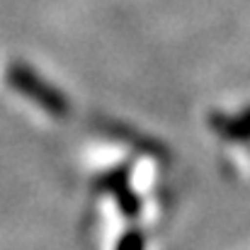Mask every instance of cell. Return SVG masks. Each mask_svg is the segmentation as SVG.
<instances>
[{"label":"cell","instance_id":"1","mask_svg":"<svg viewBox=\"0 0 250 250\" xmlns=\"http://www.w3.org/2000/svg\"><path fill=\"white\" fill-rule=\"evenodd\" d=\"M7 81H10V85H12L17 92H22V95L29 97L34 104H39L42 109H46L51 117H56V119L68 117L71 104H68V100L63 97V92L56 90L51 83H46L42 76H37L34 68H29V66H24V63H12L10 71H7Z\"/></svg>","mask_w":250,"mask_h":250},{"label":"cell","instance_id":"2","mask_svg":"<svg viewBox=\"0 0 250 250\" xmlns=\"http://www.w3.org/2000/svg\"><path fill=\"white\" fill-rule=\"evenodd\" d=\"M97 185L102 187V192H107L119 204V211L126 219H136L141 214V197L134 192L126 167H114V170L104 172Z\"/></svg>","mask_w":250,"mask_h":250},{"label":"cell","instance_id":"3","mask_svg":"<svg viewBox=\"0 0 250 250\" xmlns=\"http://www.w3.org/2000/svg\"><path fill=\"white\" fill-rule=\"evenodd\" d=\"M211 129L226 141H250V107L241 114H211Z\"/></svg>","mask_w":250,"mask_h":250},{"label":"cell","instance_id":"4","mask_svg":"<svg viewBox=\"0 0 250 250\" xmlns=\"http://www.w3.org/2000/svg\"><path fill=\"white\" fill-rule=\"evenodd\" d=\"M114 250H146V236L139 229H129L119 241Z\"/></svg>","mask_w":250,"mask_h":250}]
</instances>
